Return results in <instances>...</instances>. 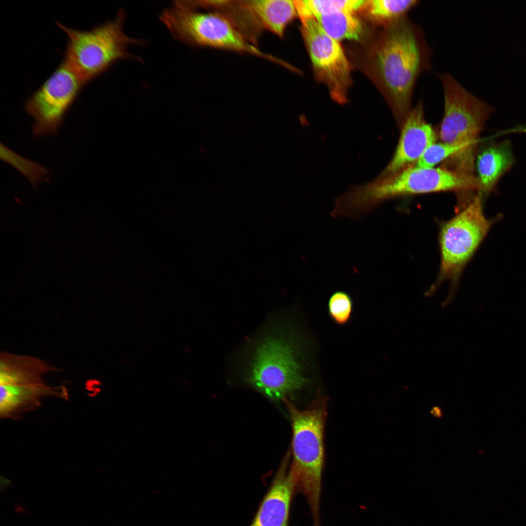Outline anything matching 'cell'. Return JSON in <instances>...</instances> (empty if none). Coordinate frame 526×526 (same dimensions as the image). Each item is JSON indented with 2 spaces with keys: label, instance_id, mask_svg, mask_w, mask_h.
Wrapping results in <instances>:
<instances>
[{
  "label": "cell",
  "instance_id": "ac0fdd59",
  "mask_svg": "<svg viewBox=\"0 0 526 526\" xmlns=\"http://www.w3.org/2000/svg\"><path fill=\"white\" fill-rule=\"evenodd\" d=\"M419 2L416 0H372L367 1L366 5L374 19L387 26L408 16Z\"/></svg>",
  "mask_w": 526,
  "mask_h": 526
},
{
  "label": "cell",
  "instance_id": "30bf717a",
  "mask_svg": "<svg viewBox=\"0 0 526 526\" xmlns=\"http://www.w3.org/2000/svg\"><path fill=\"white\" fill-rule=\"evenodd\" d=\"M86 85L62 60L54 72L26 100V112L34 119L38 136L57 132L64 116Z\"/></svg>",
  "mask_w": 526,
  "mask_h": 526
},
{
  "label": "cell",
  "instance_id": "9a60e30c",
  "mask_svg": "<svg viewBox=\"0 0 526 526\" xmlns=\"http://www.w3.org/2000/svg\"><path fill=\"white\" fill-rule=\"evenodd\" d=\"M262 26L282 37L297 14L294 0H247Z\"/></svg>",
  "mask_w": 526,
  "mask_h": 526
},
{
  "label": "cell",
  "instance_id": "e0dca14e",
  "mask_svg": "<svg viewBox=\"0 0 526 526\" xmlns=\"http://www.w3.org/2000/svg\"><path fill=\"white\" fill-rule=\"evenodd\" d=\"M297 14L301 20L337 11L355 12L366 4L364 0H295Z\"/></svg>",
  "mask_w": 526,
  "mask_h": 526
},
{
  "label": "cell",
  "instance_id": "2e32d148",
  "mask_svg": "<svg viewBox=\"0 0 526 526\" xmlns=\"http://www.w3.org/2000/svg\"><path fill=\"white\" fill-rule=\"evenodd\" d=\"M315 19L324 32L334 39L359 40L363 33L361 21L354 13L337 11L316 17Z\"/></svg>",
  "mask_w": 526,
  "mask_h": 526
},
{
  "label": "cell",
  "instance_id": "9c48e42d",
  "mask_svg": "<svg viewBox=\"0 0 526 526\" xmlns=\"http://www.w3.org/2000/svg\"><path fill=\"white\" fill-rule=\"evenodd\" d=\"M479 192L454 217L441 226L439 237L440 271L436 284L449 280L454 284L486 235L491 224L485 217Z\"/></svg>",
  "mask_w": 526,
  "mask_h": 526
},
{
  "label": "cell",
  "instance_id": "4fadbf2b",
  "mask_svg": "<svg viewBox=\"0 0 526 526\" xmlns=\"http://www.w3.org/2000/svg\"><path fill=\"white\" fill-rule=\"evenodd\" d=\"M288 455L277 471L249 526H288L291 501L296 494L287 466Z\"/></svg>",
  "mask_w": 526,
  "mask_h": 526
},
{
  "label": "cell",
  "instance_id": "7a4b0ae2",
  "mask_svg": "<svg viewBox=\"0 0 526 526\" xmlns=\"http://www.w3.org/2000/svg\"><path fill=\"white\" fill-rule=\"evenodd\" d=\"M243 362L246 383L274 401H283L305 383L295 346L277 321L253 340Z\"/></svg>",
  "mask_w": 526,
  "mask_h": 526
},
{
  "label": "cell",
  "instance_id": "d6986e66",
  "mask_svg": "<svg viewBox=\"0 0 526 526\" xmlns=\"http://www.w3.org/2000/svg\"><path fill=\"white\" fill-rule=\"evenodd\" d=\"M458 152L455 146L442 142L434 143L425 151L414 166L432 168L440 162L452 157Z\"/></svg>",
  "mask_w": 526,
  "mask_h": 526
},
{
  "label": "cell",
  "instance_id": "5bb4252c",
  "mask_svg": "<svg viewBox=\"0 0 526 526\" xmlns=\"http://www.w3.org/2000/svg\"><path fill=\"white\" fill-rule=\"evenodd\" d=\"M514 162V156L508 141L490 143L477 151L475 171L479 192L482 194L491 191Z\"/></svg>",
  "mask_w": 526,
  "mask_h": 526
},
{
  "label": "cell",
  "instance_id": "7402d4cb",
  "mask_svg": "<svg viewBox=\"0 0 526 526\" xmlns=\"http://www.w3.org/2000/svg\"><path fill=\"white\" fill-rule=\"evenodd\" d=\"M431 413L436 417H440L442 416V412L440 409L437 406L434 407L431 411Z\"/></svg>",
  "mask_w": 526,
  "mask_h": 526
},
{
  "label": "cell",
  "instance_id": "ba28073f",
  "mask_svg": "<svg viewBox=\"0 0 526 526\" xmlns=\"http://www.w3.org/2000/svg\"><path fill=\"white\" fill-rule=\"evenodd\" d=\"M36 357L1 352L0 354V415L16 419L38 408L43 398L66 397L63 386H52L45 376L56 371Z\"/></svg>",
  "mask_w": 526,
  "mask_h": 526
},
{
  "label": "cell",
  "instance_id": "7c38bea8",
  "mask_svg": "<svg viewBox=\"0 0 526 526\" xmlns=\"http://www.w3.org/2000/svg\"><path fill=\"white\" fill-rule=\"evenodd\" d=\"M401 127L394 155L378 178L392 176L414 166L426 150L436 142L437 135L426 120L421 101L411 109Z\"/></svg>",
  "mask_w": 526,
  "mask_h": 526
},
{
  "label": "cell",
  "instance_id": "6da1fadb",
  "mask_svg": "<svg viewBox=\"0 0 526 526\" xmlns=\"http://www.w3.org/2000/svg\"><path fill=\"white\" fill-rule=\"evenodd\" d=\"M432 55L422 28L408 16L387 25L380 38L375 55L376 72L398 125L412 109L417 79L431 70Z\"/></svg>",
  "mask_w": 526,
  "mask_h": 526
},
{
  "label": "cell",
  "instance_id": "277c9868",
  "mask_svg": "<svg viewBox=\"0 0 526 526\" xmlns=\"http://www.w3.org/2000/svg\"><path fill=\"white\" fill-rule=\"evenodd\" d=\"M479 192L477 177H466L444 168L414 166L392 176L351 188L344 194L343 207L351 219L358 220L383 202L395 197L442 191Z\"/></svg>",
  "mask_w": 526,
  "mask_h": 526
},
{
  "label": "cell",
  "instance_id": "3957f363",
  "mask_svg": "<svg viewBox=\"0 0 526 526\" xmlns=\"http://www.w3.org/2000/svg\"><path fill=\"white\" fill-rule=\"evenodd\" d=\"M291 422L292 463L289 471L295 492L306 497L314 526H319V502L323 470L324 430L327 398L321 394L303 410L283 400Z\"/></svg>",
  "mask_w": 526,
  "mask_h": 526
},
{
  "label": "cell",
  "instance_id": "ffe728a7",
  "mask_svg": "<svg viewBox=\"0 0 526 526\" xmlns=\"http://www.w3.org/2000/svg\"><path fill=\"white\" fill-rule=\"evenodd\" d=\"M328 307L329 315L336 323L343 325L350 319L353 301L347 293L343 291L335 292L329 299Z\"/></svg>",
  "mask_w": 526,
  "mask_h": 526
},
{
  "label": "cell",
  "instance_id": "8992f818",
  "mask_svg": "<svg viewBox=\"0 0 526 526\" xmlns=\"http://www.w3.org/2000/svg\"><path fill=\"white\" fill-rule=\"evenodd\" d=\"M125 11L121 8L112 20L88 30L69 28L55 21L67 36L62 61L86 85L107 71L119 60L133 58L129 46L144 43L141 39L127 36L123 31Z\"/></svg>",
  "mask_w": 526,
  "mask_h": 526
},
{
  "label": "cell",
  "instance_id": "52a82bcc",
  "mask_svg": "<svg viewBox=\"0 0 526 526\" xmlns=\"http://www.w3.org/2000/svg\"><path fill=\"white\" fill-rule=\"evenodd\" d=\"M160 19L175 38L186 44L246 53L289 67L281 59L258 48L221 14L199 11L188 0L175 1L161 13Z\"/></svg>",
  "mask_w": 526,
  "mask_h": 526
},
{
  "label": "cell",
  "instance_id": "8fae6325",
  "mask_svg": "<svg viewBox=\"0 0 526 526\" xmlns=\"http://www.w3.org/2000/svg\"><path fill=\"white\" fill-rule=\"evenodd\" d=\"M301 31L315 73L331 97L346 101L351 82L350 63L339 41L327 35L314 18L301 20Z\"/></svg>",
  "mask_w": 526,
  "mask_h": 526
},
{
  "label": "cell",
  "instance_id": "44dd1931",
  "mask_svg": "<svg viewBox=\"0 0 526 526\" xmlns=\"http://www.w3.org/2000/svg\"><path fill=\"white\" fill-rule=\"evenodd\" d=\"M1 146V150L4 152L3 155L8 156V158L3 159L22 172L32 184H37L48 174V171L45 168L20 157L2 145Z\"/></svg>",
  "mask_w": 526,
  "mask_h": 526
},
{
  "label": "cell",
  "instance_id": "5b68a950",
  "mask_svg": "<svg viewBox=\"0 0 526 526\" xmlns=\"http://www.w3.org/2000/svg\"><path fill=\"white\" fill-rule=\"evenodd\" d=\"M444 92L441 142L458 153L443 162L444 168L467 177H476L475 162L480 133L494 109L463 87L449 73L439 74Z\"/></svg>",
  "mask_w": 526,
  "mask_h": 526
}]
</instances>
